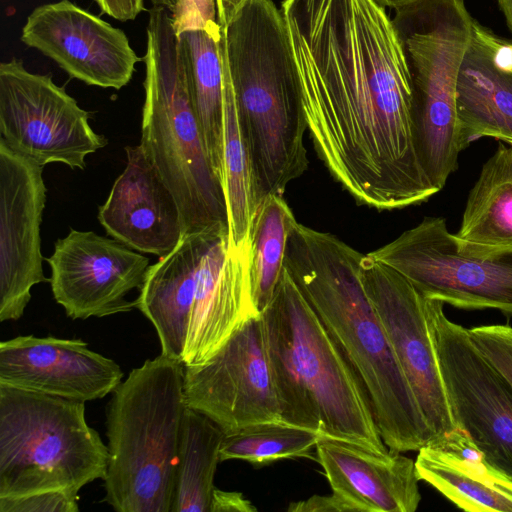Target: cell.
<instances>
[{
    "mask_svg": "<svg viewBox=\"0 0 512 512\" xmlns=\"http://www.w3.org/2000/svg\"><path fill=\"white\" fill-rule=\"evenodd\" d=\"M314 149L360 204L378 211L437 193L413 134V84L392 18L375 0L281 3Z\"/></svg>",
    "mask_w": 512,
    "mask_h": 512,
    "instance_id": "6da1fadb",
    "label": "cell"
},
{
    "mask_svg": "<svg viewBox=\"0 0 512 512\" xmlns=\"http://www.w3.org/2000/svg\"><path fill=\"white\" fill-rule=\"evenodd\" d=\"M335 235L296 222L284 267L360 379L382 440L398 452L434 439L362 281V259Z\"/></svg>",
    "mask_w": 512,
    "mask_h": 512,
    "instance_id": "7a4b0ae2",
    "label": "cell"
},
{
    "mask_svg": "<svg viewBox=\"0 0 512 512\" xmlns=\"http://www.w3.org/2000/svg\"><path fill=\"white\" fill-rule=\"evenodd\" d=\"M226 64L247 147L256 209L308 168V125L286 24L272 0H245L222 27Z\"/></svg>",
    "mask_w": 512,
    "mask_h": 512,
    "instance_id": "3957f363",
    "label": "cell"
},
{
    "mask_svg": "<svg viewBox=\"0 0 512 512\" xmlns=\"http://www.w3.org/2000/svg\"><path fill=\"white\" fill-rule=\"evenodd\" d=\"M261 316L281 421L387 452L360 379L285 267Z\"/></svg>",
    "mask_w": 512,
    "mask_h": 512,
    "instance_id": "277c9868",
    "label": "cell"
},
{
    "mask_svg": "<svg viewBox=\"0 0 512 512\" xmlns=\"http://www.w3.org/2000/svg\"><path fill=\"white\" fill-rule=\"evenodd\" d=\"M187 403L184 363L160 353L134 368L106 409L105 502L117 512H172Z\"/></svg>",
    "mask_w": 512,
    "mask_h": 512,
    "instance_id": "5b68a950",
    "label": "cell"
},
{
    "mask_svg": "<svg viewBox=\"0 0 512 512\" xmlns=\"http://www.w3.org/2000/svg\"><path fill=\"white\" fill-rule=\"evenodd\" d=\"M146 34L140 145L178 204L184 234L228 225L223 187L190 100L171 12L153 6Z\"/></svg>",
    "mask_w": 512,
    "mask_h": 512,
    "instance_id": "8992f818",
    "label": "cell"
},
{
    "mask_svg": "<svg viewBox=\"0 0 512 512\" xmlns=\"http://www.w3.org/2000/svg\"><path fill=\"white\" fill-rule=\"evenodd\" d=\"M108 449L85 402L0 384V497L74 494L107 471Z\"/></svg>",
    "mask_w": 512,
    "mask_h": 512,
    "instance_id": "52a82bcc",
    "label": "cell"
},
{
    "mask_svg": "<svg viewBox=\"0 0 512 512\" xmlns=\"http://www.w3.org/2000/svg\"><path fill=\"white\" fill-rule=\"evenodd\" d=\"M413 84V134L419 163L439 192L465 149L457 83L474 19L464 0H422L395 10Z\"/></svg>",
    "mask_w": 512,
    "mask_h": 512,
    "instance_id": "ba28073f",
    "label": "cell"
},
{
    "mask_svg": "<svg viewBox=\"0 0 512 512\" xmlns=\"http://www.w3.org/2000/svg\"><path fill=\"white\" fill-rule=\"evenodd\" d=\"M367 255L400 273L426 298L512 317V248L462 251L443 217H425Z\"/></svg>",
    "mask_w": 512,
    "mask_h": 512,
    "instance_id": "9c48e42d",
    "label": "cell"
},
{
    "mask_svg": "<svg viewBox=\"0 0 512 512\" xmlns=\"http://www.w3.org/2000/svg\"><path fill=\"white\" fill-rule=\"evenodd\" d=\"M425 313L455 427L465 431L501 473L512 478V385L444 303L424 297Z\"/></svg>",
    "mask_w": 512,
    "mask_h": 512,
    "instance_id": "30bf717a",
    "label": "cell"
},
{
    "mask_svg": "<svg viewBox=\"0 0 512 512\" xmlns=\"http://www.w3.org/2000/svg\"><path fill=\"white\" fill-rule=\"evenodd\" d=\"M0 139L42 166L82 170L86 157L108 144L63 87L50 75L28 71L17 58L0 64Z\"/></svg>",
    "mask_w": 512,
    "mask_h": 512,
    "instance_id": "8fae6325",
    "label": "cell"
},
{
    "mask_svg": "<svg viewBox=\"0 0 512 512\" xmlns=\"http://www.w3.org/2000/svg\"><path fill=\"white\" fill-rule=\"evenodd\" d=\"M184 393L187 406L225 434L281 420L262 316L245 322L206 362L184 365Z\"/></svg>",
    "mask_w": 512,
    "mask_h": 512,
    "instance_id": "7c38bea8",
    "label": "cell"
},
{
    "mask_svg": "<svg viewBox=\"0 0 512 512\" xmlns=\"http://www.w3.org/2000/svg\"><path fill=\"white\" fill-rule=\"evenodd\" d=\"M189 233L195 275L185 366L206 362L239 327L260 316L251 295L249 243L235 246L227 224Z\"/></svg>",
    "mask_w": 512,
    "mask_h": 512,
    "instance_id": "4fadbf2b",
    "label": "cell"
},
{
    "mask_svg": "<svg viewBox=\"0 0 512 512\" xmlns=\"http://www.w3.org/2000/svg\"><path fill=\"white\" fill-rule=\"evenodd\" d=\"M362 281L434 439L450 433L456 427L427 323L424 296L400 273L367 254L362 259Z\"/></svg>",
    "mask_w": 512,
    "mask_h": 512,
    "instance_id": "5bb4252c",
    "label": "cell"
},
{
    "mask_svg": "<svg viewBox=\"0 0 512 512\" xmlns=\"http://www.w3.org/2000/svg\"><path fill=\"white\" fill-rule=\"evenodd\" d=\"M45 260L53 297L72 320L133 310L135 300L126 295L141 288L150 266L148 257L122 242L76 229L58 239Z\"/></svg>",
    "mask_w": 512,
    "mask_h": 512,
    "instance_id": "9a60e30c",
    "label": "cell"
},
{
    "mask_svg": "<svg viewBox=\"0 0 512 512\" xmlns=\"http://www.w3.org/2000/svg\"><path fill=\"white\" fill-rule=\"evenodd\" d=\"M43 166L0 139V321L18 320L43 272Z\"/></svg>",
    "mask_w": 512,
    "mask_h": 512,
    "instance_id": "2e32d148",
    "label": "cell"
},
{
    "mask_svg": "<svg viewBox=\"0 0 512 512\" xmlns=\"http://www.w3.org/2000/svg\"><path fill=\"white\" fill-rule=\"evenodd\" d=\"M21 41L70 77L101 88L126 86L140 61L121 29L70 0L36 7L22 28Z\"/></svg>",
    "mask_w": 512,
    "mask_h": 512,
    "instance_id": "e0dca14e",
    "label": "cell"
},
{
    "mask_svg": "<svg viewBox=\"0 0 512 512\" xmlns=\"http://www.w3.org/2000/svg\"><path fill=\"white\" fill-rule=\"evenodd\" d=\"M122 378L114 360L81 339L26 335L0 343V384L87 402L112 393Z\"/></svg>",
    "mask_w": 512,
    "mask_h": 512,
    "instance_id": "ac0fdd59",
    "label": "cell"
},
{
    "mask_svg": "<svg viewBox=\"0 0 512 512\" xmlns=\"http://www.w3.org/2000/svg\"><path fill=\"white\" fill-rule=\"evenodd\" d=\"M125 152V169L99 206L98 220L131 249L164 257L184 234L178 204L140 144Z\"/></svg>",
    "mask_w": 512,
    "mask_h": 512,
    "instance_id": "d6986e66",
    "label": "cell"
},
{
    "mask_svg": "<svg viewBox=\"0 0 512 512\" xmlns=\"http://www.w3.org/2000/svg\"><path fill=\"white\" fill-rule=\"evenodd\" d=\"M316 460L344 512H414L420 504L415 461L402 452L323 437Z\"/></svg>",
    "mask_w": 512,
    "mask_h": 512,
    "instance_id": "ffe728a7",
    "label": "cell"
},
{
    "mask_svg": "<svg viewBox=\"0 0 512 512\" xmlns=\"http://www.w3.org/2000/svg\"><path fill=\"white\" fill-rule=\"evenodd\" d=\"M417 474L468 512H512V478L488 463L470 436L456 427L418 451Z\"/></svg>",
    "mask_w": 512,
    "mask_h": 512,
    "instance_id": "44dd1931",
    "label": "cell"
},
{
    "mask_svg": "<svg viewBox=\"0 0 512 512\" xmlns=\"http://www.w3.org/2000/svg\"><path fill=\"white\" fill-rule=\"evenodd\" d=\"M490 29L474 19L457 83V113L465 149L482 137L512 142V73L491 56Z\"/></svg>",
    "mask_w": 512,
    "mask_h": 512,
    "instance_id": "7402d4cb",
    "label": "cell"
},
{
    "mask_svg": "<svg viewBox=\"0 0 512 512\" xmlns=\"http://www.w3.org/2000/svg\"><path fill=\"white\" fill-rule=\"evenodd\" d=\"M194 252L190 233L150 265L135 299L137 308L154 326L161 353L182 361L194 299Z\"/></svg>",
    "mask_w": 512,
    "mask_h": 512,
    "instance_id": "603a6c76",
    "label": "cell"
},
{
    "mask_svg": "<svg viewBox=\"0 0 512 512\" xmlns=\"http://www.w3.org/2000/svg\"><path fill=\"white\" fill-rule=\"evenodd\" d=\"M457 247L488 254L512 248V142L499 141L468 194Z\"/></svg>",
    "mask_w": 512,
    "mask_h": 512,
    "instance_id": "cb8c5ba5",
    "label": "cell"
},
{
    "mask_svg": "<svg viewBox=\"0 0 512 512\" xmlns=\"http://www.w3.org/2000/svg\"><path fill=\"white\" fill-rule=\"evenodd\" d=\"M221 37L222 29L221 31L187 30L178 34L188 93L202 131L209 160L220 181L224 111Z\"/></svg>",
    "mask_w": 512,
    "mask_h": 512,
    "instance_id": "d4e9b609",
    "label": "cell"
},
{
    "mask_svg": "<svg viewBox=\"0 0 512 512\" xmlns=\"http://www.w3.org/2000/svg\"><path fill=\"white\" fill-rule=\"evenodd\" d=\"M223 430L187 406L176 469L172 512H209Z\"/></svg>",
    "mask_w": 512,
    "mask_h": 512,
    "instance_id": "484cf974",
    "label": "cell"
},
{
    "mask_svg": "<svg viewBox=\"0 0 512 512\" xmlns=\"http://www.w3.org/2000/svg\"><path fill=\"white\" fill-rule=\"evenodd\" d=\"M295 216L283 196L270 195L257 207L249 233L251 295L261 315L271 302L284 270Z\"/></svg>",
    "mask_w": 512,
    "mask_h": 512,
    "instance_id": "4316f807",
    "label": "cell"
},
{
    "mask_svg": "<svg viewBox=\"0 0 512 512\" xmlns=\"http://www.w3.org/2000/svg\"><path fill=\"white\" fill-rule=\"evenodd\" d=\"M222 56V54H221ZM224 77L222 176L229 235L235 246L248 244L256 211L247 147L238 120L232 85L222 58Z\"/></svg>",
    "mask_w": 512,
    "mask_h": 512,
    "instance_id": "83f0119b",
    "label": "cell"
},
{
    "mask_svg": "<svg viewBox=\"0 0 512 512\" xmlns=\"http://www.w3.org/2000/svg\"><path fill=\"white\" fill-rule=\"evenodd\" d=\"M322 435L281 420L249 425L225 434L220 460H244L255 466L269 465L281 459L313 457Z\"/></svg>",
    "mask_w": 512,
    "mask_h": 512,
    "instance_id": "f1b7e54d",
    "label": "cell"
},
{
    "mask_svg": "<svg viewBox=\"0 0 512 512\" xmlns=\"http://www.w3.org/2000/svg\"><path fill=\"white\" fill-rule=\"evenodd\" d=\"M468 330L477 346L512 385V326L481 325Z\"/></svg>",
    "mask_w": 512,
    "mask_h": 512,
    "instance_id": "f546056e",
    "label": "cell"
},
{
    "mask_svg": "<svg viewBox=\"0 0 512 512\" xmlns=\"http://www.w3.org/2000/svg\"><path fill=\"white\" fill-rule=\"evenodd\" d=\"M78 499V494L63 490L0 497V512H78Z\"/></svg>",
    "mask_w": 512,
    "mask_h": 512,
    "instance_id": "4dcf8cb0",
    "label": "cell"
},
{
    "mask_svg": "<svg viewBox=\"0 0 512 512\" xmlns=\"http://www.w3.org/2000/svg\"><path fill=\"white\" fill-rule=\"evenodd\" d=\"M172 19L178 34L187 30L221 31L217 0H177Z\"/></svg>",
    "mask_w": 512,
    "mask_h": 512,
    "instance_id": "1f68e13d",
    "label": "cell"
},
{
    "mask_svg": "<svg viewBox=\"0 0 512 512\" xmlns=\"http://www.w3.org/2000/svg\"><path fill=\"white\" fill-rule=\"evenodd\" d=\"M256 508L242 493L215 488L209 512H255Z\"/></svg>",
    "mask_w": 512,
    "mask_h": 512,
    "instance_id": "d6a6232c",
    "label": "cell"
},
{
    "mask_svg": "<svg viewBox=\"0 0 512 512\" xmlns=\"http://www.w3.org/2000/svg\"><path fill=\"white\" fill-rule=\"evenodd\" d=\"M101 11L119 21L134 20L144 10V0H95Z\"/></svg>",
    "mask_w": 512,
    "mask_h": 512,
    "instance_id": "836d02e7",
    "label": "cell"
},
{
    "mask_svg": "<svg viewBox=\"0 0 512 512\" xmlns=\"http://www.w3.org/2000/svg\"><path fill=\"white\" fill-rule=\"evenodd\" d=\"M289 512H344L339 500L331 493L330 495H313L310 498L290 503L287 509Z\"/></svg>",
    "mask_w": 512,
    "mask_h": 512,
    "instance_id": "e575fe53",
    "label": "cell"
},
{
    "mask_svg": "<svg viewBox=\"0 0 512 512\" xmlns=\"http://www.w3.org/2000/svg\"><path fill=\"white\" fill-rule=\"evenodd\" d=\"M245 0H217L218 22L224 27Z\"/></svg>",
    "mask_w": 512,
    "mask_h": 512,
    "instance_id": "d590c367",
    "label": "cell"
},
{
    "mask_svg": "<svg viewBox=\"0 0 512 512\" xmlns=\"http://www.w3.org/2000/svg\"><path fill=\"white\" fill-rule=\"evenodd\" d=\"M497 3L512 33V0H497Z\"/></svg>",
    "mask_w": 512,
    "mask_h": 512,
    "instance_id": "8d00e7d4",
    "label": "cell"
},
{
    "mask_svg": "<svg viewBox=\"0 0 512 512\" xmlns=\"http://www.w3.org/2000/svg\"><path fill=\"white\" fill-rule=\"evenodd\" d=\"M383 7H389L394 10L403 8L409 5H412L414 3L420 2L422 0H375Z\"/></svg>",
    "mask_w": 512,
    "mask_h": 512,
    "instance_id": "74e56055",
    "label": "cell"
},
{
    "mask_svg": "<svg viewBox=\"0 0 512 512\" xmlns=\"http://www.w3.org/2000/svg\"><path fill=\"white\" fill-rule=\"evenodd\" d=\"M153 6L164 7L168 9L171 13L173 12L177 0H150Z\"/></svg>",
    "mask_w": 512,
    "mask_h": 512,
    "instance_id": "f35d334b",
    "label": "cell"
}]
</instances>
